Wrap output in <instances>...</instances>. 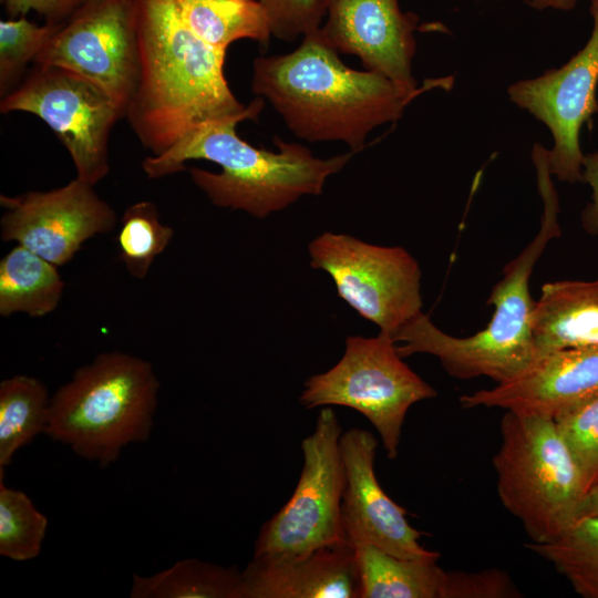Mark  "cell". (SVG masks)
Masks as SVG:
<instances>
[{
    "instance_id": "6da1fadb",
    "label": "cell",
    "mask_w": 598,
    "mask_h": 598,
    "mask_svg": "<svg viewBox=\"0 0 598 598\" xmlns=\"http://www.w3.org/2000/svg\"><path fill=\"white\" fill-rule=\"evenodd\" d=\"M452 82L451 76L427 79L406 91L379 72L350 69L318 29L290 53L256 58L251 91L268 100L299 138L344 142L355 154L372 130L396 122L417 95L448 90Z\"/></svg>"
},
{
    "instance_id": "7a4b0ae2",
    "label": "cell",
    "mask_w": 598,
    "mask_h": 598,
    "mask_svg": "<svg viewBox=\"0 0 598 598\" xmlns=\"http://www.w3.org/2000/svg\"><path fill=\"white\" fill-rule=\"evenodd\" d=\"M138 76L125 118L153 156L199 125L248 110L224 74L225 50L199 39L176 0H135Z\"/></svg>"
},
{
    "instance_id": "3957f363",
    "label": "cell",
    "mask_w": 598,
    "mask_h": 598,
    "mask_svg": "<svg viewBox=\"0 0 598 598\" xmlns=\"http://www.w3.org/2000/svg\"><path fill=\"white\" fill-rule=\"evenodd\" d=\"M264 105L259 96L243 114L199 125L165 153L147 156L142 163L145 175L161 178L186 169L189 159L210 161L221 171L190 167L194 184L214 205L244 210L260 219L301 196L321 194L327 178L340 172L354 153L323 159L315 157L306 146L279 137H275L278 152L249 144L237 134V124L256 120Z\"/></svg>"
},
{
    "instance_id": "277c9868",
    "label": "cell",
    "mask_w": 598,
    "mask_h": 598,
    "mask_svg": "<svg viewBox=\"0 0 598 598\" xmlns=\"http://www.w3.org/2000/svg\"><path fill=\"white\" fill-rule=\"evenodd\" d=\"M547 152L542 144H535L532 150L543 202L540 228L523 251L505 266L503 278L493 287L487 305L494 306V312L487 326L466 338L453 337L440 330L422 312L394 334L395 343H402L396 346L400 357L432 354L456 379L487 377L496 384L516 378L537 360L530 328L535 300L530 296L529 280L548 243L561 234L559 198Z\"/></svg>"
},
{
    "instance_id": "5b68a950",
    "label": "cell",
    "mask_w": 598,
    "mask_h": 598,
    "mask_svg": "<svg viewBox=\"0 0 598 598\" xmlns=\"http://www.w3.org/2000/svg\"><path fill=\"white\" fill-rule=\"evenodd\" d=\"M159 381L152 364L104 352L79 368L51 396L44 434L105 467L153 427Z\"/></svg>"
},
{
    "instance_id": "8992f818",
    "label": "cell",
    "mask_w": 598,
    "mask_h": 598,
    "mask_svg": "<svg viewBox=\"0 0 598 598\" xmlns=\"http://www.w3.org/2000/svg\"><path fill=\"white\" fill-rule=\"evenodd\" d=\"M493 457L503 506L529 542H547L578 516L586 495L579 467L554 419L506 411Z\"/></svg>"
},
{
    "instance_id": "52a82bcc",
    "label": "cell",
    "mask_w": 598,
    "mask_h": 598,
    "mask_svg": "<svg viewBox=\"0 0 598 598\" xmlns=\"http://www.w3.org/2000/svg\"><path fill=\"white\" fill-rule=\"evenodd\" d=\"M402 359L388 334L349 336L340 361L310 377L299 401L307 409L340 405L360 412L379 433L386 456L394 460L409 409L437 394Z\"/></svg>"
},
{
    "instance_id": "ba28073f",
    "label": "cell",
    "mask_w": 598,
    "mask_h": 598,
    "mask_svg": "<svg viewBox=\"0 0 598 598\" xmlns=\"http://www.w3.org/2000/svg\"><path fill=\"white\" fill-rule=\"evenodd\" d=\"M341 434L336 412L323 406L313 432L301 442L303 466L295 492L261 526L252 558L293 559L324 546L348 543L341 524L346 483Z\"/></svg>"
},
{
    "instance_id": "9c48e42d",
    "label": "cell",
    "mask_w": 598,
    "mask_h": 598,
    "mask_svg": "<svg viewBox=\"0 0 598 598\" xmlns=\"http://www.w3.org/2000/svg\"><path fill=\"white\" fill-rule=\"evenodd\" d=\"M0 111L42 120L69 152L79 179L96 185L107 175L110 134L124 112L91 80L64 68L34 64L2 97Z\"/></svg>"
},
{
    "instance_id": "30bf717a",
    "label": "cell",
    "mask_w": 598,
    "mask_h": 598,
    "mask_svg": "<svg viewBox=\"0 0 598 598\" xmlns=\"http://www.w3.org/2000/svg\"><path fill=\"white\" fill-rule=\"evenodd\" d=\"M310 266L328 272L337 292L361 317L394 334L422 313L421 270L403 247L326 231L308 246Z\"/></svg>"
},
{
    "instance_id": "8fae6325",
    "label": "cell",
    "mask_w": 598,
    "mask_h": 598,
    "mask_svg": "<svg viewBox=\"0 0 598 598\" xmlns=\"http://www.w3.org/2000/svg\"><path fill=\"white\" fill-rule=\"evenodd\" d=\"M102 87L125 116L138 76L135 0H85L37 55Z\"/></svg>"
},
{
    "instance_id": "7c38bea8",
    "label": "cell",
    "mask_w": 598,
    "mask_h": 598,
    "mask_svg": "<svg viewBox=\"0 0 598 598\" xmlns=\"http://www.w3.org/2000/svg\"><path fill=\"white\" fill-rule=\"evenodd\" d=\"M592 30L585 47L557 69L509 85V100L544 123L554 145L547 153L549 172L560 182H581L584 154L579 133L598 112V0H590Z\"/></svg>"
},
{
    "instance_id": "4fadbf2b",
    "label": "cell",
    "mask_w": 598,
    "mask_h": 598,
    "mask_svg": "<svg viewBox=\"0 0 598 598\" xmlns=\"http://www.w3.org/2000/svg\"><path fill=\"white\" fill-rule=\"evenodd\" d=\"M3 241H16L55 266L69 262L90 238L111 231L116 213L94 185L75 177L69 184L17 196L0 195Z\"/></svg>"
},
{
    "instance_id": "5bb4252c",
    "label": "cell",
    "mask_w": 598,
    "mask_h": 598,
    "mask_svg": "<svg viewBox=\"0 0 598 598\" xmlns=\"http://www.w3.org/2000/svg\"><path fill=\"white\" fill-rule=\"evenodd\" d=\"M378 441L353 427L340 436L346 483L341 524L352 546L368 544L402 558H439L420 544L423 535L409 524L406 512L383 491L374 473Z\"/></svg>"
},
{
    "instance_id": "9a60e30c",
    "label": "cell",
    "mask_w": 598,
    "mask_h": 598,
    "mask_svg": "<svg viewBox=\"0 0 598 598\" xmlns=\"http://www.w3.org/2000/svg\"><path fill=\"white\" fill-rule=\"evenodd\" d=\"M321 39L338 53L357 55L365 70L381 73L406 91L420 87L412 74L419 17L399 0H323Z\"/></svg>"
},
{
    "instance_id": "2e32d148",
    "label": "cell",
    "mask_w": 598,
    "mask_h": 598,
    "mask_svg": "<svg viewBox=\"0 0 598 598\" xmlns=\"http://www.w3.org/2000/svg\"><path fill=\"white\" fill-rule=\"evenodd\" d=\"M598 394V347L538 358L516 378L460 398L465 409L501 408L556 419Z\"/></svg>"
},
{
    "instance_id": "e0dca14e",
    "label": "cell",
    "mask_w": 598,
    "mask_h": 598,
    "mask_svg": "<svg viewBox=\"0 0 598 598\" xmlns=\"http://www.w3.org/2000/svg\"><path fill=\"white\" fill-rule=\"evenodd\" d=\"M360 598H519L502 569L478 571L441 568L439 558H402L374 546H354Z\"/></svg>"
},
{
    "instance_id": "ac0fdd59",
    "label": "cell",
    "mask_w": 598,
    "mask_h": 598,
    "mask_svg": "<svg viewBox=\"0 0 598 598\" xmlns=\"http://www.w3.org/2000/svg\"><path fill=\"white\" fill-rule=\"evenodd\" d=\"M241 579L244 598H360L357 554L349 543L293 559L252 558Z\"/></svg>"
},
{
    "instance_id": "d6986e66",
    "label": "cell",
    "mask_w": 598,
    "mask_h": 598,
    "mask_svg": "<svg viewBox=\"0 0 598 598\" xmlns=\"http://www.w3.org/2000/svg\"><path fill=\"white\" fill-rule=\"evenodd\" d=\"M530 328L537 359L558 350L598 347V279L543 285Z\"/></svg>"
},
{
    "instance_id": "ffe728a7",
    "label": "cell",
    "mask_w": 598,
    "mask_h": 598,
    "mask_svg": "<svg viewBox=\"0 0 598 598\" xmlns=\"http://www.w3.org/2000/svg\"><path fill=\"white\" fill-rule=\"evenodd\" d=\"M58 266L17 245L0 261V315L40 318L56 309L64 281Z\"/></svg>"
},
{
    "instance_id": "44dd1931",
    "label": "cell",
    "mask_w": 598,
    "mask_h": 598,
    "mask_svg": "<svg viewBox=\"0 0 598 598\" xmlns=\"http://www.w3.org/2000/svg\"><path fill=\"white\" fill-rule=\"evenodd\" d=\"M186 25L207 44L227 51L235 41L250 39L266 47L271 31L258 0H176Z\"/></svg>"
},
{
    "instance_id": "7402d4cb",
    "label": "cell",
    "mask_w": 598,
    "mask_h": 598,
    "mask_svg": "<svg viewBox=\"0 0 598 598\" xmlns=\"http://www.w3.org/2000/svg\"><path fill=\"white\" fill-rule=\"evenodd\" d=\"M132 598H244L241 573L195 558L151 576L134 575Z\"/></svg>"
},
{
    "instance_id": "603a6c76",
    "label": "cell",
    "mask_w": 598,
    "mask_h": 598,
    "mask_svg": "<svg viewBox=\"0 0 598 598\" xmlns=\"http://www.w3.org/2000/svg\"><path fill=\"white\" fill-rule=\"evenodd\" d=\"M50 400L37 378L18 374L0 383V478L14 454L44 434Z\"/></svg>"
},
{
    "instance_id": "cb8c5ba5",
    "label": "cell",
    "mask_w": 598,
    "mask_h": 598,
    "mask_svg": "<svg viewBox=\"0 0 598 598\" xmlns=\"http://www.w3.org/2000/svg\"><path fill=\"white\" fill-rule=\"evenodd\" d=\"M550 563L582 598H598V515L576 518L554 538L525 544Z\"/></svg>"
},
{
    "instance_id": "d4e9b609",
    "label": "cell",
    "mask_w": 598,
    "mask_h": 598,
    "mask_svg": "<svg viewBox=\"0 0 598 598\" xmlns=\"http://www.w3.org/2000/svg\"><path fill=\"white\" fill-rule=\"evenodd\" d=\"M173 236L174 229L161 223L155 204L137 202L121 218L116 236L118 257L131 276L143 279Z\"/></svg>"
},
{
    "instance_id": "484cf974",
    "label": "cell",
    "mask_w": 598,
    "mask_h": 598,
    "mask_svg": "<svg viewBox=\"0 0 598 598\" xmlns=\"http://www.w3.org/2000/svg\"><path fill=\"white\" fill-rule=\"evenodd\" d=\"M48 519L22 491L0 478V555L16 561L39 556Z\"/></svg>"
},
{
    "instance_id": "4316f807",
    "label": "cell",
    "mask_w": 598,
    "mask_h": 598,
    "mask_svg": "<svg viewBox=\"0 0 598 598\" xmlns=\"http://www.w3.org/2000/svg\"><path fill=\"white\" fill-rule=\"evenodd\" d=\"M61 24L39 25L25 16L0 21V94L6 96L20 83L25 66L34 62Z\"/></svg>"
},
{
    "instance_id": "83f0119b",
    "label": "cell",
    "mask_w": 598,
    "mask_h": 598,
    "mask_svg": "<svg viewBox=\"0 0 598 598\" xmlns=\"http://www.w3.org/2000/svg\"><path fill=\"white\" fill-rule=\"evenodd\" d=\"M555 422L579 467L587 493L598 485V394Z\"/></svg>"
},
{
    "instance_id": "f1b7e54d",
    "label": "cell",
    "mask_w": 598,
    "mask_h": 598,
    "mask_svg": "<svg viewBox=\"0 0 598 598\" xmlns=\"http://www.w3.org/2000/svg\"><path fill=\"white\" fill-rule=\"evenodd\" d=\"M264 7L271 35L295 41L318 30L326 16L323 0H258Z\"/></svg>"
},
{
    "instance_id": "f546056e",
    "label": "cell",
    "mask_w": 598,
    "mask_h": 598,
    "mask_svg": "<svg viewBox=\"0 0 598 598\" xmlns=\"http://www.w3.org/2000/svg\"><path fill=\"white\" fill-rule=\"evenodd\" d=\"M82 2L83 0H2L10 19L34 11L50 24L64 23Z\"/></svg>"
},
{
    "instance_id": "4dcf8cb0",
    "label": "cell",
    "mask_w": 598,
    "mask_h": 598,
    "mask_svg": "<svg viewBox=\"0 0 598 598\" xmlns=\"http://www.w3.org/2000/svg\"><path fill=\"white\" fill-rule=\"evenodd\" d=\"M581 182L591 188V200L581 213V226L588 234L598 235V151L584 156Z\"/></svg>"
},
{
    "instance_id": "1f68e13d",
    "label": "cell",
    "mask_w": 598,
    "mask_h": 598,
    "mask_svg": "<svg viewBox=\"0 0 598 598\" xmlns=\"http://www.w3.org/2000/svg\"><path fill=\"white\" fill-rule=\"evenodd\" d=\"M578 0H526V3L536 10L555 9V10H570Z\"/></svg>"
},
{
    "instance_id": "d6a6232c",
    "label": "cell",
    "mask_w": 598,
    "mask_h": 598,
    "mask_svg": "<svg viewBox=\"0 0 598 598\" xmlns=\"http://www.w3.org/2000/svg\"><path fill=\"white\" fill-rule=\"evenodd\" d=\"M585 515H598V485L589 489L580 503L577 518Z\"/></svg>"
},
{
    "instance_id": "836d02e7",
    "label": "cell",
    "mask_w": 598,
    "mask_h": 598,
    "mask_svg": "<svg viewBox=\"0 0 598 598\" xmlns=\"http://www.w3.org/2000/svg\"><path fill=\"white\" fill-rule=\"evenodd\" d=\"M83 1H85V0H83Z\"/></svg>"
}]
</instances>
